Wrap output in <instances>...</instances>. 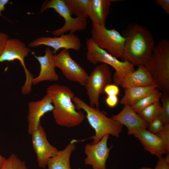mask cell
Wrapping results in <instances>:
<instances>
[{"label": "cell", "instance_id": "6da1fadb", "mask_svg": "<svg viewBox=\"0 0 169 169\" xmlns=\"http://www.w3.org/2000/svg\"><path fill=\"white\" fill-rule=\"evenodd\" d=\"M123 32L125 39L123 61L134 65H144L156 45L151 33L146 27L136 23L130 24Z\"/></svg>", "mask_w": 169, "mask_h": 169}, {"label": "cell", "instance_id": "7a4b0ae2", "mask_svg": "<svg viewBox=\"0 0 169 169\" xmlns=\"http://www.w3.org/2000/svg\"><path fill=\"white\" fill-rule=\"evenodd\" d=\"M46 94L50 96L54 106V119L58 125L71 128L80 124L85 116L81 110L77 111L72 101L74 95L68 87L54 84L48 87Z\"/></svg>", "mask_w": 169, "mask_h": 169}, {"label": "cell", "instance_id": "3957f363", "mask_svg": "<svg viewBox=\"0 0 169 169\" xmlns=\"http://www.w3.org/2000/svg\"><path fill=\"white\" fill-rule=\"evenodd\" d=\"M72 101L77 110H83L86 113L88 122L95 131V135L89 138L93 140L92 144L98 142L106 135L119 137L123 125L111 118L108 117L99 108L92 106L77 96H74Z\"/></svg>", "mask_w": 169, "mask_h": 169}, {"label": "cell", "instance_id": "277c9868", "mask_svg": "<svg viewBox=\"0 0 169 169\" xmlns=\"http://www.w3.org/2000/svg\"><path fill=\"white\" fill-rule=\"evenodd\" d=\"M157 89L169 95V41L162 39L156 44L150 59L144 65Z\"/></svg>", "mask_w": 169, "mask_h": 169}, {"label": "cell", "instance_id": "5b68a950", "mask_svg": "<svg viewBox=\"0 0 169 169\" xmlns=\"http://www.w3.org/2000/svg\"><path fill=\"white\" fill-rule=\"evenodd\" d=\"M91 34V38L99 47L117 59H123L125 39L118 31L92 23Z\"/></svg>", "mask_w": 169, "mask_h": 169}, {"label": "cell", "instance_id": "8992f818", "mask_svg": "<svg viewBox=\"0 0 169 169\" xmlns=\"http://www.w3.org/2000/svg\"><path fill=\"white\" fill-rule=\"evenodd\" d=\"M87 60L94 64L104 63L112 66L115 70L112 79L123 77L135 70L134 65L127 60L120 61L106 50L100 48L91 38L86 40Z\"/></svg>", "mask_w": 169, "mask_h": 169}, {"label": "cell", "instance_id": "52a82bcc", "mask_svg": "<svg viewBox=\"0 0 169 169\" xmlns=\"http://www.w3.org/2000/svg\"><path fill=\"white\" fill-rule=\"evenodd\" d=\"M54 9L64 20V23L61 28L54 31H46L55 36H59L67 32L74 33L77 31L84 29L87 25V18H73L67 6L65 0H47L42 4L41 13L49 8Z\"/></svg>", "mask_w": 169, "mask_h": 169}, {"label": "cell", "instance_id": "ba28073f", "mask_svg": "<svg viewBox=\"0 0 169 169\" xmlns=\"http://www.w3.org/2000/svg\"><path fill=\"white\" fill-rule=\"evenodd\" d=\"M112 79V73L108 64L101 63L93 69L85 86L90 106L99 108L100 96L104 93L105 88Z\"/></svg>", "mask_w": 169, "mask_h": 169}, {"label": "cell", "instance_id": "9c48e42d", "mask_svg": "<svg viewBox=\"0 0 169 169\" xmlns=\"http://www.w3.org/2000/svg\"><path fill=\"white\" fill-rule=\"evenodd\" d=\"M53 58L56 67L59 69L67 79L85 86L89 74L71 58L69 50L62 49L58 54H54Z\"/></svg>", "mask_w": 169, "mask_h": 169}, {"label": "cell", "instance_id": "30bf717a", "mask_svg": "<svg viewBox=\"0 0 169 169\" xmlns=\"http://www.w3.org/2000/svg\"><path fill=\"white\" fill-rule=\"evenodd\" d=\"M41 45L52 48L54 49L53 54H55L61 49L79 50L81 48V44L80 39L77 35L69 33L54 37L41 36L30 43L28 47L34 48Z\"/></svg>", "mask_w": 169, "mask_h": 169}, {"label": "cell", "instance_id": "8fae6325", "mask_svg": "<svg viewBox=\"0 0 169 169\" xmlns=\"http://www.w3.org/2000/svg\"><path fill=\"white\" fill-rule=\"evenodd\" d=\"M109 136L105 135L96 143L85 145L84 152L86 156L84 160L85 165L91 166L93 169H106V162L113 147V146L109 148L108 147Z\"/></svg>", "mask_w": 169, "mask_h": 169}, {"label": "cell", "instance_id": "7c38bea8", "mask_svg": "<svg viewBox=\"0 0 169 169\" xmlns=\"http://www.w3.org/2000/svg\"><path fill=\"white\" fill-rule=\"evenodd\" d=\"M31 136L32 145L37 156L38 166L40 168H45L49 159L54 156L58 150L48 141L41 123Z\"/></svg>", "mask_w": 169, "mask_h": 169}, {"label": "cell", "instance_id": "4fadbf2b", "mask_svg": "<svg viewBox=\"0 0 169 169\" xmlns=\"http://www.w3.org/2000/svg\"><path fill=\"white\" fill-rule=\"evenodd\" d=\"M53 109L52 100L47 94L41 99L28 103V131L30 135L40 123L41 118L46 113L52 111Z\"/></svg>", "mask_w": 169, "mask_h": 169}, {"label": "cell", "instance_id": "5bb4252c", "mask_svg": "<svg viewBox=\"0 0 169 169\" xmlns=\"http://www.w3.org/2000/svg\"><path fill=\"white\" fill-rule=\"evenodd\" d=\"M124 105L119 113L111 116L112 119L125 126L129 135H134L142 129L148 128V124L133 110L131 106Z\"/></svg>", "mask_w": 169, "mask_h": 169}, {"label": "cell", "instance_id": "9a60e30c", "mask_svg": "<svg viewBox=\"0 0 169 169\" xmlns=\"http://www.w3.org/2000/svg\"><path fill=\"white\" fill-rule=\"evenodd\" d=\"M30 52V50L22 41L16 38H9L0 55V63L18 60L23 67L27 75L29 72L25 66L24 59Z\"/></svg>", "mask_w": 169, "mask_h": 169}, {"label": "cell", "instance_id": "2e32d148", "mask_svg": "<svg viewBox=\"0 0 169 169\" xmlns=\"http://www.w3.org/2000/svg\"><path fill=\"white\" fill-rule=\"evenodd\" d=\"M44 53L43 56H34L40 64V69L38 76L32 79V83L34 85L44 81H56L59 79V76L55 71L53 51L47 47Z\"/></svg>", "mask_w": 169, "mask_h": 169}, {"label": "cell", "instance_id": "e0dca14e", "mask_svg": "<svg viewBox=\"0 0 169 169\" xmlns=\"http://www.w3.org/2000/svg\"><path fill=\"white\" fill-rule=\"evenodd\" d=\"M115 84L126 88L155 85L151 76L144 65L121 78L112 79Z\"/></svg>", "mask_w": 169, "mask_h": 169}, {"label": "cell", "instance_id": "ac0fdd59", "mask_svg": "<svg viewBox=\"0 0 169 169\" xmlns=\"http://www.w3.org/2000/svg\"><path fill=\"white\" fill-rule=\"evenodd\" d=\"M139 140L145 150L158 157L169 153L160 138L146 129H143L134 135Z\"/></svg>", "mask_w": 169, "mask_h": 169}, {"label": "cell", "instance_id": "d6986e66", "mask_svg": "<svg viewBox=\"0 0 169 169\" xmlns=\"http://www.w3.org/2000/svg\"><path fill=\"white\" fill-rule=\"evenodd\" d=\"M115 0H90L88 17L92 23L105 25L110 6Z\"/></svg>", "mask_w": 169, "mask_h": 169}, {"label": "cell", "instance_id": "ffe728a7", "mask_svg": "<svg viewBox=\"0 0 169 169\" xmlns=\"http://www.w3.org/2000/svg\"><path fill=\"white\" fill-rule=\"evenodd\" d=\"M78 140H73L62 150L58 151L57 154L49 160L47 169H71L70 158L71 154L76 148L75 142Z\"/></svg>", "mask_w": 169, "mask_h": 169}, {"label": "cell", "instance_id": "44dd1931", "mask_svg": "<svg viewBox=\"0 0 169 169\" xmlns=\"http://www.w3.org/2000/svg\"><path fill=\"white\" fill-rule=\"evenodd\" d=\"M157 89L155 85L125 88L124 95L120 100V103L122 105H128L132 106Z\"/></svg>", "mask_w": 169, "mask_h": 169}, {"label": "cell", "instance_id": "7402d4cb", "mask_svg": "<svg viewBox=\"0 0 169 169\" xmlns=\"http://www.w3.org/2000/svg\"><path fill=\"white\" fill-rule=\"evenodd\" d=\"M67 6L72 15L76 17H88L90 0H65Z\"/></svg>", "mask_w": 169, "mask_h": 169}, {"label": "cell", "instance_id": "603a6c76", "mask_svg": "<svg viewBox=\"0 0 169 169\" xmlns=\"http://www.w3.org/2000/svg\"><path fill=\"white\" fill-rule=\"evenodd\" d=\"M162 94L157 89L154 92L144 97L131 107L137 113L148 106L159 101Z\"/></svg>", "mask_w": 169, "mask_h": 169}, {"label": "cell", "instance_id": "cb8c5ba5", "mask_svg": "<svg viewBox=\"0 0 169 169\" xmlns=\"http://www.w3.org/2000/svg\"><path fill=\"white\" fill-rule=\"evenodd\" d=\"M161 105L159 101L145 108L137 114L148 124L153 119L159 116Z\"/></svg>", "mask_w": 169, "mask_h": 169}, {"label": "cell", "instance_id": "d4e9b609", "mask_svg": "<svg viewBox=\"0 0 169 169\" xmlns=\"http://www.w3.org/2000/svg\"><path fill=\"white\" fill-rule=\"evenodd\" d=\"M1 169H27V167L24 161L13 153L6 158Z\"/></svg>", "mask_w": 169, "mask_h": 169}, {"label": "cell", "instance_id": "484cf974", "mask_svg": "<svg viewBox=\"0 0 169 169\" xmlns=\"http://www.w3.org/2000/svg\"><path fill=\"white\" fill-rule=\"evenodd\" d=\"M160 99L162 105L159 117L164 124H169V95L162 94Z\"/></svg>", "mask_w": 169, "mask_h": 169}, {"label": "cell", "instance_id": "4316f807", "mask_svg": "<svg viewBox=\"0 0 169 169\" xmlns=\"http://www.w3.org/2000/svg\"><path fill=\"white\" fill-rule=\"evenodd\" d=\"M156 134L162 141L168 153L169 152V124L164 125L163 129Z\"/></svg>", "mask_w": 169, "mask_h": 169}, {"label": "cell", "instance_id": "83f0119b", "mask_svg": "<svg viewBox=\"0 0 169 169\" xmlns=\"http://www.w3.org/2000/svg\"><path fill=\"white\" fill-rule=\"evenodd\" d=\"M164 124L159 116L156 117L148 124V131L156 134L163 128Z\"/></svg>", "mask_w": 169, "mask_h": 169}, {"label": "cell", "instance_id": "f1b7e54d", "mask_svg": "<svg viewBox=\"0 0 169 169\" xmlns=\"http://www.w3.org/2000/svg\"><path fill=\"white\" fill-rule=\"evenodd\" d=\"M104 92L107 95H115L117 96L120 93V90L118 85L115 84H109L106 86Z\"/></svg>", "mask_w": 169, "mask_h": 169}, {"label": "cell", "instance_id": "f546056e", "mask_svg": "<svg viewBox=\"0 0 169 169\" xmlns=\"http://www.w3.org/2000/svg\"><path fill=\"white\" fill-rule=\"evenodd\" d=\"M118 98L117 96L115 95H107L105 99V102L108 106L110 108L115 107L117 104Z\"/></svg>", "mask_w": 169, "mask_h": 169}, {"label": "cell", "instance_id": "4dcf8cb0", "mask_svg": "<svg viewBox=\"0 0 169 169\" xmlns=\"http://www.w3.org/2000/svg\"><path fill=\"white\" fill-rule=\"evenodd\" d=\"M158 158L155 169H169V162L166 161L165 157L161 156Z\"/></svg>", "mask_w": 169, "mask_h": 169}, {"label": "cell", "instance_id": "1f68e13d", "mask_svg": "<svg viewBox=\"0 0 169 169\" xmlns=\"http://www.w3.org/2000/svg\"><path fill=\"white\" fill-rule=\"evenodd\" d=\"M9 38V36L7 34L0 32V55L2 53Z\"/></svg>", "mask_w": 169, "mask_h": 169}, {"label": "cell", "instance_id": "d6a6232c", "mask_svg": "<svg viewBox=\"0 0 169 169\" xmlns=\"http://www.w3.org/2000/svg\"><path fill=\"white\" fill-rule=\"evenodd\" d=\"M155 3L160 6L168 14H169V0H155Z\"/></svg>", "mask_w": 169, "mask_h": 169}, {"label": "cell", "instance_id": "836d02e7", "mask_svg": "<svg viewBox=\"0 0 169 169\" xmlns=\"http://www.w3.org/2000/svg\"><path fill=\"white\" fill-rule=\"evenodd\" d=\"M9 2L8 0H0V17L2 15V12L5 9L6 5Z\"/></svg>", "mask_w": 169, "mask_h": 169}, {"label": "cell", "instance_id": "e575fe53", "mask_svg": "<svg viewBox=\"0 0 169 169\" xmlns=\"http://www.w3.org/2000/svg\"><path fill=\"white\" fill-rule=\"evenodd\" d=\"M6 159V158L3 156L0 153V169L2 167Z\"/></svg>", "mask_w": 169, "mask_h": 169}, {"label": "cell", "instance_id": "d590c367", "mask_svg": "<svg viewBox=\"0 0 169 169\" xmlns=\"http://www.w3.org/2000/svg\"><path fill=\"white\" fill-rule=\"evenodd\" d=\"M138 169H155V168H151L150 167H143L139 168Z\"/></svg>", "mask_w": 169, "mask_h": 169}]
</instances>
